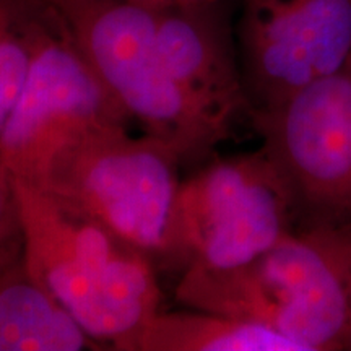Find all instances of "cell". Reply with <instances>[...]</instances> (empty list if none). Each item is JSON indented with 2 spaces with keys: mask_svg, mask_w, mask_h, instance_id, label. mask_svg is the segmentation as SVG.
<instances>
[{
  "mask_svg": "<svg viewBox=\"0 0 351 351\" xmlns=\"http://www.w3.org/2000/svg\"><path fill=\"white\" fill-rule=\"evenodd\" d=\"M223 0L152 7L156 39L171 77L202 114L231 134L241 114H251L238 43Z\"/></svg>",
  "mask_w": 351,
  "mask_h": 351,
  "instance_id": "obj_9",
  "label": "cell"
},
{
  "mask_svg": "<svg viewBox=\"0 0 351 351\" xmlns=\"http://www.w3.org/2000/svg\"><path fill=\"white\" fill-rule=\"evenodd\" d=\"M350 261H351V223H350Z\"/></svg>",
  "mask_w": 351,
  "mask_h": 351,
  "instance_id": "obj_15",
  "label": "cell"
},
{
  "mask_svg": "<svg viewBox=\"0 0 351 351\" xmlns=\"http://www.w3.org/2000/svg\"><path fill=\"white\" fill-rule=\"evenodd\" d=\"M249 117L306 226L351 223V64Z\"/></svg>",
  "mask_w": 351,
  "mask_h": 351,
  "instance_id": "obj_7",
  "label": "cell"
},
{
  "mask_svg": "<svg viewBox=\"0 0 351 351\" xmlns=\"http://www.w3.org/2000/svg\"><path fill=\"white\" fill-rule=\"evenodd\" d=\"M181 163L152 135L134 137L127 124L101 125L57 153L38 189L166 263Z\"/></svg>",
  "mask_w": 351,
  "mask_h": 351,
  "instance_id": "obj_3",
  "label": "cell"
},
{
  "mask_svg": "<svg viewBox=\"0 0 351 351\" xmlns=\"http://www.w3.org/2000/svg\"><path fill=\"white\" fill-rule=\"evenodd\" d=\"M36 3L38 0H0V130L32 64Z\"/></svg>",
  "mask_w": 351,
  "mask_h": 351,
  "instance_id": "obj_12",
  "label": "cell"
},
{
  "mask_svg": "<svg viewBox=\"0 0 351 351\" xmlns=\"http://www.w3.org/2000/svg\"><path fill=\"white\" fill-rule=\"evenodd\" d=\"M296 205L263 148L218 158L182 179L166 265L225 270L244 265L295 228Z\"/></svg>",
  "mask_w": 351,
  "mask_h": 351,
  "instance_id": "obj_5",
  "label": "cell"
},
{
  "mask_svg": "<svg viewBox=\"0 0 351 351\" xmlns=\"http://www.w3.org/2000/svg\"><path fill=\"white\" fill-rule=\"evenodd\" d=\"M13 182L26 270L96 343L130 351L135 337L161 311L155 262L43 189Z\"/></svg>",
  "mask_w": 351,
  "mask_h": 351,
  "instance_id": "obj_2",
  "label": "cell"
},
{
  "mask_svg": "<svg viewBox=\"0 0 351 351\" xmlns=\"http://www.w3.org/2000/svg\"><path fill=\"white\" fill-rule=\"evenodd\" d=\"M129 122L88 64L56 3L38 0L32 64L0 130V165L15 181L38 187L67 145L96 127Z\"/></svg>",
  "mask_w": 351,
  "mask_h": 351,
  "instance_id": "obj_6",
  "label": "cell"
},
{
  "mask_svg": "<svg viewBox=\"0 0 351 351\" xmlns=\"http://www.w3.org/2000/svg\"><path fill=\"white\" fill-rule=\"evenodd\" d=\"M176 300L269 327L302 351L351 350L350 223L293 230L234 269L184 270Z\"/></svg>",
  "mask_w": 351,
  "mask_h": 351,
  "instance_id": "obj_1",
  "label": "cell"
},
{
  "mask_svg": "<svg viewBox=\"0 0 351 351\" xmlns=\"http://www.w3.org/2000/svg\"><path fill=\"white\" fill-rule=\"evenodd\" d=\"M114 103L182 163L207 158L230 138L171 77L153 8L135 0H52Z\"/></svg>",
  "mask_w": 351,
  "mask_h": 351,
  "instance_id": "obj_4",
  "label": "cell"
},
{
  "mask_svg": "<svg viewBox=\"0 0 351 351\" xmlns=\"http://www.w3.org/2000/svg\"><path fill=\"white\" fill-rule=\"evenodd\" d=\"M135 2L143 3L148 7H161L168 5V3H178V2H194V0H135Z\"/></svg>",
  "mask_w": 351,
  "mask_h": 351,
  "instance_id": "obj_14",
  "label": "cell"
},
{
  "mask_svg": "<svg viewBox=\"0 0 351 351\" xmlns=\"http://www.w3.org/2000/svg\"><path fill=\"white\" fill-rule=\"evenodd\" d=\"M130 351H302L296 341L258 324L207 311L158 313Z\"/></svg>",
  "mask_w": 351,
  "mask_h": 351,
  "instance_id": "obj_11",
  "label": "cell"
},
{
  "mask_svg": "<svg viewBox=\"0 0 351 351\" xmlns=\"http://www.w3.org/2000/svg\"><path fill=\"white\" fill-rule=\"evenodd\" d=\"M236 34L251 112L270 109L351 64V0H244Z\"/></svg>",
  "mask_w": 351,
  "mask_h": 351,
  "instance_id": "obj_8",
  "label": "cell"
},
{
  "mask_svg": "<svg viewBox=\"0 0 351 351\" xmlns=\"http://www.w3.org/2000/svg\"><path fill=\"white\" fill-rule=\"evenodd\" d=\"M23 254L15 182L0 165V274Z\"/></svg>",
  "mask_w": 351,
  "mask_h": 351,
  "instance_id": "obj_13",
  "label": "cell"
},
{
  "mask_svg": "<svg viewBox=\"0 0 351 351\" xmlns=\"http://www.w3.org/2000/svg\"><path fill=\"white\" fill-rule=\"evenodd\" d=\"M95 345L67 307L26 270L23 257L0 274V351H80Z\"/></svg>",
  "mask_w": 351,
  "mask_h": 351,
  "instance_id": "obj_10",
  "label": "cell"
}]
</instances>
